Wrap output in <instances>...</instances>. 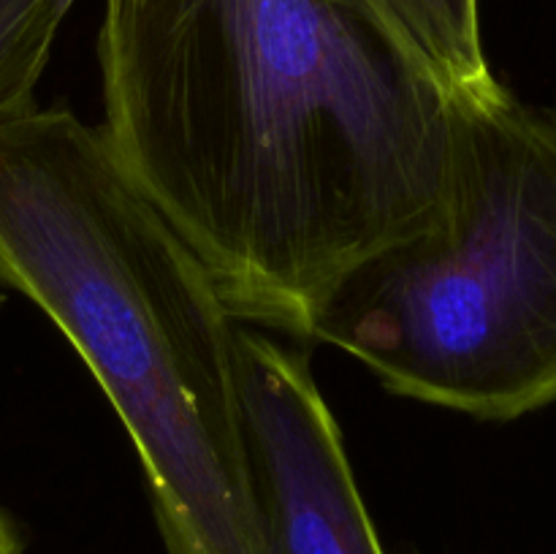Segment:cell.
I'll return each instance as SVG.
<instances>
[{
  "label": "cell",
  "instance_id": "6da1fadb",
  "mask_svg": "<svg viewBox=\"0 0 556 554\" xmlns=\"http://www.w3.org/2000/svg\"><path fill=\"white\" fill-rule=\"evenodd\" d=\"M106 136L242 320L304 337L434 217L451 96L378 0H106Z\"/></svg>",
  "mask_w": 556,
  "mask_h": 554
},
{
  "label": "cell",
  "instance_id": "7a4b0ae2",
  "mask_svg": "<svg viewBox=\"0 0 556 554\" xmlns=\"http://www.w3.org/2000/svg\"><path fill=\"white\" fill-rule=\"evenodd\" d=\"M0 282L49 315L112 402L166 554H271L237 315L71 109L0 123Z\"/></svg>",
  "mask_w": 556,
  "mask_h": 554
},
{
  "label": "cell",
  "instance_id": "3957f363",
  "mask_svg": "<svg viewBox=\"0 0 556 554\" xmlns=\"http://www.w3.org/2000/svg\"><path fill=\"white\" fill-rule=\"evenodd\" d=\"M304 340L481 421L556 402V103L451 98L438 212L345 272Z\"/></svg>",
  "mask_w": 556,
  "mask_h": 554
},
{
  "label": "cell",
  "instance_id": "277c9868",
  "mask_svg": "<svg viewBox=\"0 0 556 554\" xmlns=\"http://www.w3.org/2000/svg\"><path fill=\"white\" fill-rule=\"evenodd\" d=\"M237 345L271 554H383L307 353L244 326Z\"/></svg>",
  "mask_w": 556,
  "mask_h": 554
},
{
  "label": "cell",
  "instance_id": "5b68a950",
  "mask_svg": "<svg viewBox=\"0 0 556 554\" xmlns=\"http://www.w3.org/2000/svg\"><path fill=\"white\" fill-rule=\"evenodd\" d=\"M380 9L427 60L451 98L497 96L503 85L489 68L478 0H378Z\"/></svg>",
  "mask_w": 556,
  "mask_h": 554
},
{
  "label": "cell",
  "instance_id": "8992f818",
  "mask_svg": "<svg viewBox=\"0 0 556 554\" xmlns=\"http://www.w3.org/2000/svg\"><path fill=\"white\" fill-rule=\"evenodd\" d=\"M65 14L60 0H0V123L33 109Z\"/></svg>",
  "mask_w": 556,
  "mask_h": 554
},
{
  "label": "cell",
  "instance_id": "52a82bcc",
  "mask_svg": "<svg viewBox=\"0 0 556 554\" xmlns=\"http://www.w3.org/2000/svg\"><path fill=\"white\" fill-rule=\"evenodd\" d=\"M0 554H22L20 538H16L14 527L9 525L3 511H0Z\"/></svg>",
  "mask_w": 556,
  "mask_h": 554
},
{
  "label": "cell",
  "instance_id": "ba28073f",
  "mask_svg": "<svg viewBox=\"0 0 556 554\" xmlns=\"http://www.w3.org/2000/svg\"><path fill=\"white\" fill-rule=\"evenodd\" d=\"M60 3H63V9H65V11H68V9H71V5H74V0H60Z\"/></svg>",
  "mask_w": 556,
  "mask_h": 554
},
{
  "label": "cell",
  "instance_id": "9c48e42d",
  "mask_svg": "<svg viewBox=\"0 0 556 554\" xmlns=\"http://www.w3.org/2000/svg\"><path fill=\"white\" fill-rule=\"evenodd\" d=\"M0 304H3V297H0Z\"/></svg>",
  "mask_w": 556,
  "mask_h": 554
}]
</instances>
